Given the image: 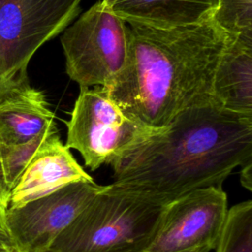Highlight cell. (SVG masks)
<instances>
[{
    "mask_svg": "<svg viewBox=\"0 0 252 252\" xmlns=\"http://www.w3.org/2000/svg\"><path fill=\"white\" fill-rule=\"evenodd\" d=\"M68 149L77 150L91 170L111 164L157 129L129 118L99 87L80 88L66 122Z\"/></svg>",
    "mask_w": 252,
    "mask_h": 252,
    "instance_id": "6",
    "label": "cell"
},
{
    "mask_svg": "<svg viewBox=\"0 0 252 252\" xmlns=\"http://www.w3.org/2000/svg\"><path fill=\"white\" fill-rule=\"evenodd\" d=\"M216 252H252V201L228 209Z\"/></svg>",
    "mask_w": 252,
    "mask_h": 252,
    "instance_id": "14",
    "label": "cell"
},
{
    "mask_svg": "<svg viewBox=\"0 0 252 252\" xmlns=\"http://www.w3.org/2000/svg\"><path fill=\"white\" fill-rule=\"evenodd\" d=\"M249 162L252 116L224 109L212 96L128 149L110 164L111 184L166 206L198 189L220 188Z\"/></svg>",
    "mask_w": 252,
    "mask_h": 252,
    "instance_id": "1",
    "label": "cell"
},
{
    "mask_svg": "<svg viewBox=\"0 0 252 252\" xmlns=\"http://www.w3.org/2000/svg\"><path fill=\"white\" fill-rule=\"evenodd\" d=\"M222 188L187 193L164 207L156 235L145 252H209L216 249L227 217Z\"/></svg>",
    "mask_w": 252,
    "mask_h": 252,
    "instance_id": "7",
    "label": "cell"
},
{
    "mask_svg": "<svg viewBox=\"0 0 252 252\" xmlns=\"http://www.w3.org/2000/svg\"><path fill=\"white\" fill-rule=\"evenodd\" d=\"M92 181L57 132L36 152L10 191L8 208L20 207L71 183Z\"/></svg>",
    "mask_w": 252,
    "mask_h": 252,
    "instance_id": "9",
    "label": "cell"
},
{
    "mask_svg": "<svg viewBox=\"0 0 252 252\" xmlns=\"http://www.w3.org/2000/svg\"><path fill=\"white\" fill-rule=\"evenodd\" d=\"M7 208H8V194L3 188L1 178H0V214L5 215Z\"/></svg>",
    "mask_w": 252,
    "mask_h": 252,
    "instance_id": "18",
    "label": "cell"
},
{
    "mask_svg": "<svg viewBox=\"0 0 252 252\" xmlns=\"http://www.w3.org/2000/svg\"><path fill=\"white\" fill-rule=\"evenodd\" d=\"M211 20L229 39L252 35V0H218Z\"/></svg>",
    "mask_w": 252,
    "mask_h": 252,
    "instance_id": "15",
    "label": "cell"
},
{
    "mask_svg": "<svg viewBox=\"0 0 252 252\" xmlns=\"http://www.w3.org/2000/svg\"><path fill=\"white\" fill-rule=\"evenodd\" d=\"M218 0H117L111 11L125 22L170 29L210 20Z\"/></svg>",
    "mask_w": 252,
    "mask_h": 252,
    "instance_id": "12",
    "label": "cell"
},
{
    "mask_svg": "<svg viewBox=\"0 0 252 252\" xmlns=\"http://www.w3.org/2000/svg\"><path fill=\"white\" fill-rule=\"evenodd\" d=\"M60 40L70 79L80 88L105 89L125 65L128 26L100 0L66 27Z\"/></svg>",
    "mask_w": 252,
    "mask_h": 252,
    "instance_id": "4",
    "label": "cell"
},
{
    "mask_svg": "<svg viewBox=\"0 0 252 252\" xmlns=\"http://www.w3.org/2000/svg\"><path fill=\"white\" fill-rule=\"evenodd\" d=\"M102 2H103V4L105 5V6H107L108 8H110L117 0H101Z\"/></svg>",
    "mask_w": 252,
    "mask_h": 252,
    "instance_id": "19",
    "label": "cell"
},
{
    "mask_svg": "<svg viewBox=\"0 0 252 252\" xmlns=\"http://www.w3.org/2000/svg\"><path fill=\"white\" fill-rule=\"evenodd\" d=\"M81 0H0V93L28 78L35 51L64 31Z\"/></svg>",
    "mask_w": 252,
    "mask_h": 252,
    "instance_id": "5",
    "label": "cell"
},
{
    "mask_svg": "<svg viewBox=\"0 0 252 252\" xmlns=\"http://www.w3.org/2000/svg\"><path fill=\"white\" fill-rule=\"evenodd\" d=\"M104 185L75 182L20 207L8 208L5 225L20 252H47L57 235Z\"/></svg>",
    "mask_w": 252,
    "mask_h": 252,
    "instance_id": "8",
    "label": "cell"
},
{
    "mask_svg": "<svg viewBox=\"0 0 252 252\" xmlns=\"http://www.w3.org/2000/svg\"><path fill=\"white\" fill-rule=\"evenodd\" d=\"M251 173H252V162H249V163H246L245 165H242L241 174H240V181H241V184L249 191L251 190V183H252Z\"/></svg>",
    "mask_w": 252,
    "mask_h": 252,
    "instance_id": "17",
    "label": "cell"
},
{
    "mask_svg": "<svg viewBox=\"0 0 252 252\" xmlns=\"http://www.w3.org/2000/svg\"><path fill=\"white\" fill-rule=\"evenodd\" d=\"M126 23L125 65L109 87L101 88L125 115L160 129L182 110L212 97L228 37L211 19L170 29Z\"/></svg>",
    "mask_w": 252,
    "mask_h": 252,
    "instance_id": "2",
    "label": "cell"
},
{
    "mask_svg": "<svg viewBox=\"0 0 252 252\" xmlns=\"http://www.w3.org/2000/svg\"><path fill=\"white\" fill-rule=\"evenodd\" d=\"M56 127L43 94L28 78L0 93V146L19 145Z\"/></svg>",
    "mask_w": 252,
    "mask_h": 252,
    "instance_id": "10",
    "label": "cell"
},
{
    "mask_svg": "<svg viewBox=\"0 0 252 252\" xmlns=\"http://www.w3.org/2000/svg\"><path fill=\"white\" fill-rule=\"evenodd\" d=\"M212 96L224 109L252 116V35L228 38L215 72Z\"/></svg>",
    "mask_w": 252,
    "mask_h": 252,
    "instance_id": "11",
    "label": "cell"
},
{
    "mask_svg": "<svg viewBox=\"0 0 252 252\" xmlns=\"http://www.w3.org/2000/svg\"><path fill=\"white\" fill-rule=\"evenodd\" d=\"M164 207L112 184L104 185L47 252H145Z\"/></svg>",
    "mask_w": 252,
    "mask_h": 252,
    "instance_id": "3",
    "label": "cell"
},
{
    "mask_svg": "<svg viewBox=\"0 0 252 252\" xmlns=\"http://www.w3.org/2000/svg\"><path fill=\"white\" fill-rule=\"evenodd\" d=\"M5 215L0 214V252H20L5 225Z\"/></svg>",
    "mask_w": 252,
    "mask_h": 252,
    "instance_id": "16",
    "label": "cell"
},
{
    "mask_svg": "<svg viewBox=\"0 0 252 252\" xmlns=\"http://www.w3.org/2000/svg\"><path fill=\"white\" fill-rule=\"evenodd\" d=\"M57 132V127H53L29 142L0 146V178L8 196L36 152L52 134Z\"/></svg>",
    "mask_w": 252,
    "mask_h": 252,
    "instance_id": "13",
    "label": "cell"
}]
</instances>
